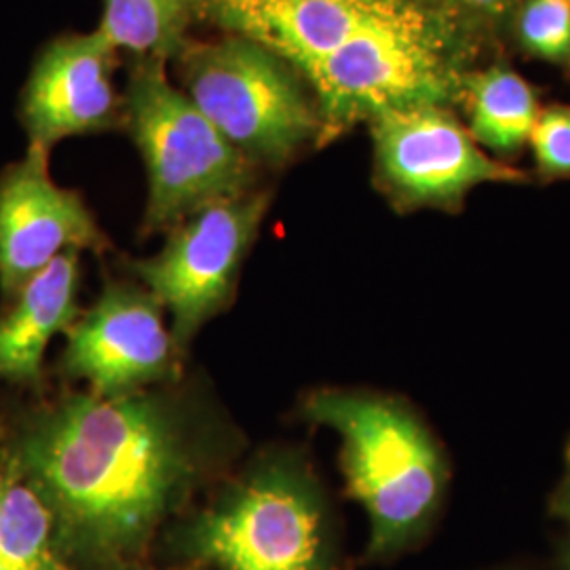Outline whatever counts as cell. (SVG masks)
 <instances>
[{
  "instance_id": "cell-7",
  "label": "cell",
  "mask_w": 570,
  "mask_h": 570,
  "mask_svg": "<svg viewBox=\"0 0 570 570\" xmlns=\"http://www.w3.org/2000/svg\"><path fill=\"white\" fill-rule=\"evenodd\" d=\"M266 205V193H247L204 207L171 228L155 258L134 263L136 277L171 313V338L180 353L228 305Z\"/></svg>"
},
{
  "instance_id": "cell-20",
  "label": "cell",
  "mask_w": 570,
  "mask_h": 570,
  "mask_svg": "<svg viewBox=\"0 0 570 570\" xmlns=\"http://www.w3.org/2000/svg\"><path fill=\"white\" fill-rule=\"evenodd\" d=\"M551 513L570 524V473L564 478V482L558 487L553 499H551Z\"/></svg>"
},
{
  "instance_id": "cell-18",
  "label": "cell",
  "mask_w": 570,
  "mask_h": 570,
  "mask_svg": "<svg viewBox=\"0 0 570 570\" xmlns=\"http://www.w3.org/2000/svg\"><path fill=\"white\" fill-rule=\"evenodd\" d=\"M537 169L546 180L570 178V108L541 110L530 134Z\"/></svg>"
},
{
  "instance_id": "cell-2",
  "label": "cell",
  "mask_w": 570,
  "mask_h": 570,
  "mask_svg": "<svg viewBox=\"0 0 570 570\" xmlns=\"http://www.w3.org/2000/svg\"><path fill=\"white\" fill-rule=\"evenodd\" d=\"M303 412L343 442L346 487L370 520V556L400 551L428 529L444 499L449 465L410 407L383 395L324 389L306 397Z\"/></svg>"
},
{
  "instance_id": "cell-17",
  "label": "cell",
  "mask_w": 570,
  "mask_h": 570,
  "mask_svg": "<svg viewBox=\"0 0 570 570\" xmlns=\"http://www.w3.org/2000/svg\"><path fill=\"white\" fill-rule=\"evenodd\" d=\"M515 35L530 56L570 63L569 0H522L515 9Z\"/></svg>"
},
{
  "instance_id": "cell-10",
  "label": "cell",
  "mask_w": 570,
  "mask_h": 570,
  "mask_svg": "<svg viewBox=\"0 0 570 570\" xmlns=\"http://www.w3.org/2000/svg\"><path fill=\"white\" fill-rule=\"evenodd\" d=\"M195 13L256 42L296 70L379 30L442 26L412 0H193Z\"/></svg>"
},
{
  "instance_id": "cell-12",
  "label": "cell",
  "mask_w": 570,
  "mask_h": 570,
  "mask_svg": "<svg viewBox=\"0 0 570 570\" xmlns=\"http://www.w3.org/2000/svg\"><path fill=\"white\" fill-rule=\"evenodd\" d=\"M115 66L117 49L100 30L47 45L21 94L30 146L51 150L63 138L112 125L119 112Z\"/></svg>"
},
{
  "instance_id": "cell-15",
  "label": "cell",
  "mask_w": 570,
  "mask_h": 570,
  "mask_svg": "<svg viewBox=\"0 0 570 570\" xmlns=\"http://www.w3.org/2000/svg\"><path fill=\"white\" fill-rule=\"evenodd\" d=\"M0 570H70L51 511L9 471L0 473Z\"/></svg>"
},
{
  "instance_id": "cell-5",
  "label": "cell",
  "mask_w": 570,
  "mask_h": 570,
  "mask_svg": "<svg viewBox=\"0 0 570 570\" xmlns=\"http://www.w3.org/2000/svg\"><path fill=\"white\" fill-rule=\"evenodd\" d=\"M193 553L220 570H330L326 508L313 475L277 456L188 527Z\"/></svg>"
},
{
  "instance_id": "cell-19",
  "label": "cell",
  "mask_w": 570,
  "mask_h": 570,
  "mask_svg": "<svg viewBox=\"0 0 570 570\" xmlns=\"http://www.w3.org/2000/svg\"><path fill=\"white\" fill-rule=\"evenodd\" d=\"M435 18H446L469 30H494L518 9L520 0H431Z\"/></svg>"
},
{
  "instance_id": "cell-14",
  "label": "cell",
  "mask_w": 570,
  "mask_h": 570,
  "mask_svg": "<svg viewBox=\"0 0 570 570\" xmlns=\"http://www.w3.org/2000/svg\"><path fill=\"white\" fill-rule=\"evenodd\" d=\"M471 138L501 157H513L530 140L539 117L537 94L520 75L494 66L465 79Z\"/></svg>"
},
{
  "instance_id": "cell-9",
  "label": "cell",
  "mask_w": 570,
  "mask_h": 570,
  "mask_svg": "<svg viewBox=\"0 0 570 570\" xmlns=\"http://www.w3.org/2000/svg\"><path fill=\"white\" fill-rule=\"evenodd\" d=\"M159 301L138 285L110 282L68 327L63 370L100 397H125L176 376L180 351Z\"/></svg>"
},
{
  "instance_id": "cell-8",
  "label": "cell",
  "mask_w": 570,
  "mask_h": 570,
  "mask_svg": "<svg viewBox=\"0 0 570 570\" xmlns=\"http://www.w3.org/2000/svg\"><path fill=\"white\" fill-rule=\"evenodd\" d=\"M376 178L402 209L461 207L487 183H527V174L484 155L444 106L395 110L372 119Z\"/></svg>"
},
{
  "instance_id": "cell-3",
  "label": "cell",
  "mask_w": 570,
  "mask_h": 570,
  "mask_svg": "<svg viewBox=\"0 0 570 570\" xmlns=\"http://www.w3.org/2000/svg\"><path fill=\"white\" fill-rule=\"evenodd\" d=\"M125 119L148 171L146 233L176 228L204 207L249 193L254 164L169 82L165 61L134 68Z\"/></svg>"
},
{
  "instance_id": "cell-4",
  "label": "cell",
  "mask_w": 570,
  "mask_h": 570,
  "mask_svg": "<svg viewBox=\"0 0 570 570\" xmlns=\"http://www.w3.org/2000/svg\"><path fill=\"white\" fill-rule=\"evenodd\" d=\"M178 60L188 100L252 164H285L322 136L296 68L265 47L230 35L188 42Z\"/></svg>"
},
{
  "instance_id": "cell-6",
  "label": "cell",
  "mask_w": 570,
  "mask_h": 570,
  "mask_svg": "<svg viewBox=\"0 0 570 570\" xmlns=\"http://www.w3.org/2000/svg\"><path fill=\"white\" fill-rule=\"evenodd\" d=\"M442 32V26L366 32L301 66L317 96L322 136L395 110L454 100L461 81L446 60Z\"/></svg>"
},
{
  "instance_id": "cell-21",
  "label": "cell",
  "mask_w": 570,
  "mask_h": 570,
  "mask_svg": "<svg viewBox=\"0 0 570 570\" xmlns=\"http://www.w3.org/2000/svg\"><path fill=\"white\" fill-rule=\"evenodd\" d=\"M562 570H570V543L567 546L564 553H562Z\"/></svg>"
},
{
  "instance_id": "cell-13",
  "label": "cell",
  "mask_w": 570,
  "mask_h": 570,
  "mask_svg": "<svg viewBox=\"0 0 570 570\" xmlns=\"http://www.w3.org/2000/svg\"><path fill=\"white\" fill-rule=\"evenodd\" d=\"M79 252H63L21 287L0 317V381L39 385L51 338L77 320Z\"/></svg>"
},
{
  "instance_id": "cell-23",
  "label": "cell",
  "mask_w": 570,
  "mask_h": 570,
  "mask_svg": "<svg viewBox=\"0 0 570 570\" xmlns=\"http://www.w3.org/2000/svg\"><path fill=\"white\" fill-rule=\"evenodd\" d=\"M569 2H570V0H569Z\"/></svg>"
},
{
  "instance_id": "cell-11",
  "label": "cell",
  "mask_w": 570,
  "mask_h": 570,
  "mask_svg": "<svg viewBox=\"0 0 570 570\" xmlns=\"http://www.w3.org/2000/svg\"><path fill=\"white\" fill-rule=\"evenodd\" d=\"M108 245L79 193L49 174V150L30 146L0 176V292L13 301L23 285L63 252Z\"/></svg>"
},
{
  "instance_id": "cell-22",
  "label": "cell",
  "mask_w": 570,
  "mask_h": 570,
  "mask_svg": "<svg viewBox=\"0 0 570 570\" xmlns=\"http://www.w3.org/2000/svg\"><path fill=\"white\" fill-rule=\"evenodd\" d=\"M569 463H570V444H569Z\"/></svg>"
},
{
  "instance_id": "cell-1",
  "label": "cell",
  "mask_w": 570,
  "mask_h": 570,
  "mask_svg": "<svg viewBox=\"0 0 570 570\" xmlns=\"http://www.w3.org/2000/svg\"><path fill=\"white\" fill-rule=\"evenodd\" d=\"M4 456L58 530L98 556L140 546L199 468L178 407L146 391L72 395L21 425Z\"/></svg>"
},
{
  "instance_id": "cell-16",
  "label": "cell",
  "mask_w": 570,
  "mask_h": 570,
  "mask_svg": "<svg viewBox=\"0 0 570 570\" xmlns=\"http://www.w3.org/2000/svg\"><path fill=\"white\" fill-rule=\"evenodd\" d=\"M193 16V0H104L98 30L115 49L165 61L186 49Z\"/></svg>"
}]
</instances>
